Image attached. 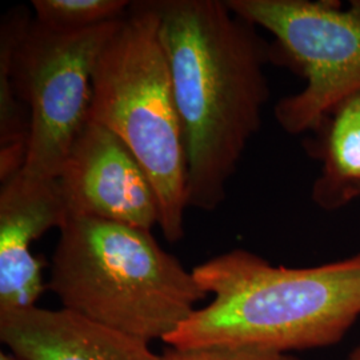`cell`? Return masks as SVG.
Segmentation results:
<instances>
[{
	"instance_id": "1",
	"label": "cell",
	"mask_w": 360,
	"mask_h": 360,
	"mask_svg": "<svg viewBox=\"0 0 360 360\" xmlns=\"http://www.w3.org/2000/svg\"><path fill=\"white\" fill-rule=\"evenodd\" d=\"M154 7L183 129L188 207L214 211L262 126L274 50L227 1L156 0Z\"/></svg>"
},
{
	"instance_id": "2",
	"label": "cell",
	"mask_w": 360,
	"mask_h": 360,
	"mask_svg": "<svg viewBox=\"0 0 360 360\" xmlns=\"http://www.w3.org/2000/svg\"><path fill=\"white\" fill-rule=\"evenodd\" d=\"M212 295L168 336L175 348H248L291 355L340 343L360 318V252L314 267L272 266L232 250L193 270Z\"/></svg>"
},
{
	"instance_id": "3",
	"label": "cell",
	"mask_w": 360,
	"mask_h": 360,
	"mask_svg": "<svg viewBox=\"0 0 360 360\" xmlns=\"http://www.w3.org/2000/svg\"><path fill=\"white\" fill-rule=\"evenodd\" d=\"M59 231L49 288L62 309L150 343L165 342L206 299L151 231L96 218H68Z\"/></svg>"
},
{
	"instance_id": "4",
	"label": "cell",
	"mask_w": 360,
	"mask_h": 360,
	"mask_svg": "<svg viewBox=\"0 0 360 360\" xmlns=\"http://www.w3.org/2000/svg\"><path fill=\"white\" fill-rule=\"evenodd\" d=\"M89 120L114 132L138 159L158 198L163 236L178 243L188 208L186 153L154 1L132 3L104 46Z\"/></svg>"
},
{
	"instance_id": "5",
	"label": "cell",
	"mask_w": 360,
	"mask_h": 360,
	"mask_svg": "<svg viewBox=\"0 0 360 360\" xmlns=\"http://www.w3.org/2000/svg\"><path fill=\"white\" fill-rule=\"evenodd\" d=\"M238 16L269 31L306 79L275 105L290 135L314 132L327 116L360 94V0H227Z\"/></svg>"
},
{
	"instance_id": "6",
	"label": "cell",
	"mask_w": 360,
	"mask_h": 360,
	"mask_svg": "<svg viewBox=\"0 0 360 360\" xmlns=\"http://www.w3.org/2000/svg\"><path fill=\"white\" fill-rule=\"evenodd\" d=\"M123 19L83 31H55L28 18L15 41L11 77L27 104L30 138L22 171L58 179L89 122L92 75L104 46Z\"/></svg>"
},
{
	"instance_id": "7",
	"label": "cell",
	"mask_w": 360,
	"mask_h": 360,
	"mask_svg": "<svg viewBox=\"0 0 360 360\" xmlns=\"http://www.w3.org/2000/svg\"><path fill=\"white\" fill-rule=\"evenodd\" d=\"M68 218H96L151 231L160 210L138 159L114 132L87 122L58 175ZM67 218V219H68Z\"/></svg>"
},
{
	"instance_id": "8",
	"label": "cell",
	"mask_w": 360,
	"mask_h": 360,
	"mask_svg": "<svg viewBox=\"0 0 360 360\" xmlns=\"http://www.w3.org/2000/svg\"><path fill=\"white\" fill-rule=\"evenodd\" d=\"M68 218L58 179H40L22 169L0 188V311L37 306L44 292L41 262L31 245Z\"/></svg>"
},
{
	"instance_id": "9",
	"label": "cell",
	"mask_w": 360,
	"mask_h": 360,
	"mask_svg": "<svg viewBox=\"0 0 360 360\" xmlns=\"http://www.w3.org/2000/svg\"><path fill=\"white\" fill-rule=\"evenodd\" d=\"M0 340L19 360H165L148 342L65 309H1Z\"/></svg>"
},
{
	"instance_id": "10",
	"label": "cell",
	"mask_w": 360,
	"mask_h": 360,
	"mask_svg": "<svg viewBox=\"0 0 360 360\" xmlns=\"http://www.w3.org/2000/svg\"><path fill=\"white\" fill-rule=\"evenodd\" d=\"M309 153L322 162L314 181L312 202L324 211H338L360 198V94L340 104L314 131Z\"/></svg>"
},
{
	"instance_id": "11",
	"label": "cell",
	"mask_w": 360,
	"mask_h": 360,
	"mask_svg": "<svg viewBox=\"0 0 360 360\" xmlns=\"http://www.w3.org/2000/svg\"><path fill=\"white\" fill-rule=\"evenodd\" d=\"M30 16L15 8L3 18L0 28V179H8L26 162L30 114L13 87L11 58L16 38Z\"/></svg>"
},
{
	"instance_id": "12",
	"label": "cell",
	"mask_w": 360,
	"mask_h": 360,
	"mask_svg": "<svg viewBox=\"0 0 360 360\" xmlns=\"http://www.w3.org/2000/svg\"><path fill=\"white\" fill-rule=\"evenodd\" d=\"M34 19L55 31H83L123 19L131 1L126 0H34Z\"/></svg>"
},
{
	"instance_id": "13",
	"label": "cell",
	"mask_w": 360,
	"mask_h": 360,
	"mask_svg": "<svg viewBox=\"0 0 360 360\" xmlns=\"http://www.w3.org/2000/svg\"><path fill=\"white\" fill-rule=\"evenodd\" d=\"M165 360H299L292 355L248 348H175L168 346Z\"/></svg>"
},
{
	"instance_id": "14",
	"label": "cell",
	"mask_w": 360,
	"mask_h": 360,
	"mask_svg": "<svg viewBox=\"0 0 360 360\" xmlns=\"http://www.w3.org/2000/svg\"><path fill=\"white\" fill-rule=\"evenodd\" d=\"M346 360H360V345L354 348V349L348 354Z\"/></svg>"
},
{
	"instance_id": "15",
	"label": "cell",
	"mask_w": 360,
	"mask_h": 360,
	"mask_svg": "<svg viewBox=\"0 0 360 360\" xmlns=\"http://www.w3.org/2000/svg\"><path fill=\"white\" fill-rule=\"evenodd\" d=\"M0 360H19L15 355H13L11 352H4L1 351L0 352Z\"/></svg>"
}]
</instances>
